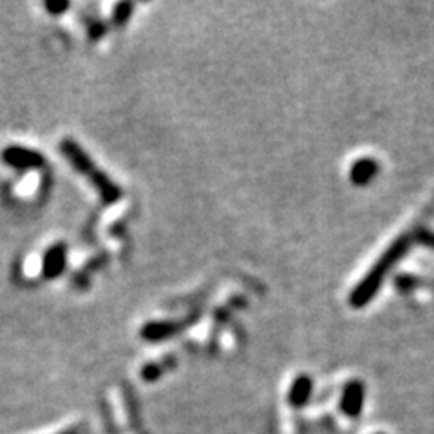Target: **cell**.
<instances>
[{
  "instance_id": "obj_5",
  "label": "cell",
  "mask_w": 434,
  "mask_h": 434,
  "mask_svg": "<svg viewBox=\"0 0 434 434\" xmlns=\"http://www.w3.org/2000/svg\"><path fill=\"white\" fill-rule=\"evenodd\" d=\"M66 268V247L63 244H54L44 255L42 263V275L46 279H54Z\"/></svg>"
},
{
  "instance_id": "obj_9",
  "label": "cell",
  "mask_w": 434,
  "mask_h": 434,
  "mask_svg": "<svg viewBox=\"0 0 434 434\" xmlns=\"http://www.w3.org/2000/svg\"><path fill=\"white\" fill-rule=\"evenodd\" d=\"M67 8H69L67 2H46V9L49 13H53V15H60V13L66 11Z\"/></svg>"
},
{
  "instance_id": "obj_10",
  "label": "cell",
  "mask_w": 434,
  "mask_h": 434,
  "mask_svg": "<svg viewBox=\"0 0 434 434\" xmlns=\"http://www.w3.org/2000/svg\"><path fill=\"white\" fill-rule=\"evenodd\" d=\"M397 284H398V288H400L402 292H409L414 284H416V279H414V277H409V275L400 277V279L397 280Z\"/></svg>"
},
{
  "instance_id": "obj_11",
  "label": "cell",
  "mask_w": 434,
  "mask_h": 434,
  "mask_svg": "<svg viewBox=\"0 0 434 434\" xmlns=\"http://www.w3.org/2000/svg\"><path fill=\"white\" fill-rule=\"evenodd\" d=\"M60 434H78V430H75V429H69V430H63V433H60Z\"/></svg>"
},
{
  "instance_id": "obj_12",
  "label": "cell",
  "mask_w": 434,
  "mask_h": 434,
  "mask_svg": "<svg viewBox=\"0 0 434 434\" xmlns=\"http://www.w3.org/2000/svg\"><path fill=\"white\" fill-rule=\"evenodd\" d=\"M378 434H382V433H378Z\"/></svg>"
},
{
  "instance_id": "obj_7",
  "label": "cell",
  "mask_w": 434,
  "mask_h": 434,
  "mask_svg": "<svg viewBox=\"0 0 434 434\" xmlns=\"http://www.w3.org/2000/svg\"><path fill=\"white\" fill-rule=\"evenodd\" d=\"M378 172V163L373 158H364L353 165L351 168V181L355 185H366L373 180Z\"/></svg>"
},
{
  "instance_id": "obj_8",
  "label": "cell",
  "mask_w": 434,
  "mask_h": 434,
  "mask_svg": "<svg viewBox=\"0 0 434 434\" xmlns=\"http://www.w3.org/2000/svg\"><path fill=\"white\" fill-rule=\"evenodd\" d=\"M418 241L426 244L427 248H433L434 250V232H430V230H420L418 232Z\"/></svg>"
},
{
  "instance_id": "obj_3",
  "label": "cell",
  "mask_w": 434,
  "mask_h": 434,
  "mask_svg": "<svg viewBox=\"0 0 434 434\" xmlns=\"http://www.w3.org/2000/svg\"><path fill=\"white\" fill-rule=\"evenodd\" d=\"M0 158H2V161H4L6 165H9V167L13 168H18V170L42 167L44 161H46V158H44L40 152L20 145L6 147L4 151H2V154H0Z\"/></svg>"
},
{
  "instance_id": "obj_2",
  "label": "cell",
  "mask_w": 434,
  "mask_h": 434,
  "mask_svg": "<svg viewBox=\"0 0 434 434\" xmlns=\"http://www.w3.org/2000/svg\"><path fill=\"white\" fill-rule=\"evenodd\" d=\"M60 151H62V154L66 156L67 161L71 163L76 170L82 172L85 178L91 180V183L97 187V190L100 192V196L104 197L105 203H114V201L120 199V187L108 180L105 172H101L100 168L94 167V163L91 161V158L85 154L84 149H82L78 143L73 142V140H63V142L60 143Z\"/></svg>"
},
{
  "instance_id": "obj_4",
  "label": "cell",
  "mask_w": 434,
  "mask_h": 434,
  "mask_svg": "<svg viewBox=\"0 0 434 434\" xmlns=\"http://www.w3.org/2000/svg\"><path fill=\"white\" fill-rule=\"evenodd\" d=\"M364 398H366V389H364L362 382L353 380L346 385L342 392V400H340V409L344 414L351 418H356L362 413L364 407Z\"/></svg>"
},
{
  "instance_id": "obj_6",
  "label": "cell",
  "mask_w": 434,
  "mask_h": 434,
  "mask_svg": "<svg viewBox=\"0 0 434 434\" xmlns=\"http://www.w3.org/2000/svg\"><path fill=\"white\" fill-rule=\"evenodd\" d=\"M311 391H314V382L311 378L306 375H301L299 378L295 380L292 384V389H290L288 400L293 407H304L308 404L309 397H311Z\"/></svg>"
},
{
  "instance_id": "obj_1",
  "label": "cell",
  "mask_w": 434,
  "mask_h": 434,
  "mask_svg": "<svg viewBox=\"0 0 434 434\" xmlns=\"http://www.w3.org/2000/svg\"><path fill=\"white\" fill-rule=\"evenodd\" d=\"M409 247H411L409 235H402V237H398L397 241L392 242L391 247H389L384 254L380 255V259L376 261L375 266L368 271V275L364 277V280H360V283L356 284V288L353 290V293H351L349 297L351 306H355V308H364V306L371 301L373 297L378 293L385 275H388L389 271L397 266L398 261L407 254Z\"/></svg>"
}]
</instances>
